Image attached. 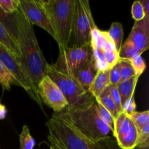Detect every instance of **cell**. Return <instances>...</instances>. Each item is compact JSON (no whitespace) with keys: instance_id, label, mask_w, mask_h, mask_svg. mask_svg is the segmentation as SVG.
I'll return each mask as SVG.
<instances>
[{"instance_id":"1","label":"cell","mask_w":149,"mask_h":149,"mask_svg":"<svg viewBox=\"0 0 149 149\" xmlns=\"http://www.w3.org/2000/svg\"><path fill=\"white\" fill-rule=\"evenodd\" d=\"M17 29V41L20 52L19 63L25 74L37 87L47 74L49 64L47 62L35 35L33 25L20 10L14 13Z\"/></svg>"},{"instance_id":"2","label":"cell","mask_w":149,"mask_h":149,"mask_svg":"<svg viewBox=\"0 0 149 149\" xmlns=\"http://www.w3.org/2000/svg\"><path fill=\"white\" fill-rule=\"evenodd\" d=\"M46 125L49 134L65 149H121L113 136L100 141L89 139L60 113H54Z\"/></svg>"},{"instance_id":"3","label":"cell","mask_w":149,"mask_h":149,"mask_svg":"<svg viewBox=\"0 0 149 149\" xmlns=\"http://www.w3.org/2000/svg\"><path fill=\"white\" fill-rule=\"evenodd\" d=\"M58 113L92 141L105 139L111 136V132L113 133V130L99 115L96 101L84 109H73L66 107Z\"/></svg>"},{"instance_id":"4","label":"cell","mask_w":149,"mask_h":149,"mask_svg":"<svg viewBox=\"0 0 149 149\" xmlns=\"http://www.w3.org/2000/svg\"><path fill=\"white\" fill-rule=\"evenodd\" d=\"M47 13L55 40L61 47H68L71 38L76 0H42Z\"/></svg>"},{"instance_id":"5","label":"cell","mask_w":149,"mask_h":149,"mask_svg":"<svg viewBox=\"0 0 149 149\" xmlns=\"http://www.w3.org/2000/svg\"><path fill=\"white\" fill-rule=\"evenodd\" d=\"M48 77L55 83L65 97L68 106L73 109H81L93 104L95 100L73 77L57 71L52 65L48 69Z\"/></svg>"},{"instance_id":"6","label":"cell","mask_w":149,"mask_h":149,"mask_svg":"<svg viewBox=\"0 0 149 149\" xmlns=\"http://www.w3.org/2000/svg\"><path fill=\"white\" fill-rule=\"evenodd\" d=\"M90 46L97 71L110 70L120 59L119 52L108 32L101 31L97 26L92 31Z\"/></svg>"},{"instance_id":"7","label":"cell","mask_w":149,"mask_h":149,"mask_svg":"<svg viewBox=\"0 0 149 149\" xmlns=\"http://www.w3.org/2000/svg\"><path fill=\"white\" fill-rule=\"evenodd\" d=\"M96 26L90 9V1L88 0H76L71 34L73 47L90 44L92 31Z\"/></svg>"},{"instance_id":"8","label":"cell","mask_w":149,"mask_h":149,"mask_svg":"<svg viewBox=\"0 0 149 149\" xmlns=\"http://www.w3.org/2000/svg\"><path fill=\"white\" fill-rule=\"evenodd\" d=\"M93 58L90 44L80 47L63 48L59 47L56 63L52 65L57 71L72 77L73 74Z\"/></svg>"},{"instance_id":"9","label":"cell","mask_w":149,"mask_h":149,"mask_svg":"<svg viewBox=\"0 0 149 149\" xmlns=\"http://www.w3.org/2000/svg\"><path fill=\"white\" fill-rule=\"evenodd\" d=\"M0 61L5 65L7 69L11 73V74L17 80V82L20 84V87H23L27 92L31 98L34 100L39 105L41 109L43 111L42 102L38 94L36 87L29 79L27 75L25 74L24 71L18 61L1 44H0Z\"/></svg>"},{"instance_id":"10","label":"cell","mask_w":149,"mask_h":149,"mask_svg":"<svg viewBox=\"0 0 149 149\" xmlns=\"http://www.w3.org/2000/svg\"><path fill=\"white\" fill-rule=\"evenodd\" d=\"M113 136L121 149H133L136 146L138 132L129 115L125 112L119 113L113 122Z\"/></svg>"},{"instance_id":"11","label":"cell","mask_w":149,"mask_h":149,"mask_svg":"<svg viewBox=\"0 0 149 149\" xmlns=\"http://www.w3.org/2000/svg\"><path fill=\"white\" fill-rule=\"evenodd\" d=\"M19 10L29 23L42 28L55 39L53 29L42 0H19Z\"/></svg>"},{"instance_id":"12","label":"cell","mask_w":149,"mask_h":149,"mask_svg":"<svg viewBox=\"0 0 149 149\" xmlns=\"http://www.w3.org/2000/svg\"><path fill=\"white\" fill-rule=\"evenodd\" d=\"M42 102L54 111L55 113L62 111L68 106V103L56 84L46 76L36 87Z\"/></svg>"},{"instance_id":"13","label":"cell","mask_w":149,"mask_h":149,"mask_svg":"<svg viewBox=\"0 0 149 149\" xmlns=\"http://www.w3.org/2000/svg\"><path fill=\"white\" fill-rule=\"evenodd\" d=\"M127 39L130 41L142 53L147 50L149 46V17L135 21Z\"/></svg>"},{"instance_id":"14","label":"cell","mask_w":149,"mask_h":149,"mask_svg":"<svg viewBox=\"0 0 149 149\" xmlns=\"http://www.w3.org/2000/svg\"><path fill=\"white\" fill-rule=\"evenodd\" d=\"M97 72V70L95 67L94 59L91 58L90 61L81 66L79 69L77 70L72 77L84 87V89L88 90L89 87L91 85L95 77Z\"/></svg>"},{"instance_id":"15","label":"cell","mask_w":149,"mask_h":149,"mask_svg":"<svg viewBox=\"0 0 149 149\" xmlns=\"http://www.w3.org/2000/svg\"><path fill=\"white\" fill-rule=\"evenodd\" d=\"M109 71L110 70L97 71L93 81L89 87V93L95 99L98 97L103 91L111 85L109 80Z\"/></svg>"},{"instance_id":"16","label":"cell","mask_w":149,"mask_h":149,"mask_svg":"<svg viewBox=\"0 0 149 149\" xmlns=\"http://www.w3.org/2000/svg\"><path fill=\"white\" fill-rule=\"evenodd\" d=\"M0 44L4 46L19 63L20 52H19L17 42L1 23H0Z\"/></svg>"},{"instance_id":"17","label":"cell","mask_w":149,"mask_h":149,"mask_svg":"<svg viewBox=\"0 0 149 149\" xmlns=\"http://www.w3.org/2000/svg\"><path fill=\"white\" fill-rule=\"evenodd\" d=\"M138 81V78L134 77L130 79L121 81L117 85L118 90H119L121 97V100H122V106L125 104L127 101H128L131 97L134 96V93H135Z\"/></svg>"},{"instance_id":"18","label":"cell","mask_w":149,"mask_h":149,"mask_svg":"<svg viewBox=\"0 0 149 149\" xmlns=\"http://www.w3.org/2000/svg\"><path fill=\"white\" fill-rule=\"evenodd\" d=\"M95 100L96 102L102 105L111 114L114 120L116 119V117L119 115V113H118L116 104H115L114 101H113L111 96L110 91H109V87L106 88L103 91V93L98 97L95 99Z\"/></svg>"},{"instance_id":"19","label":"cell","mask_w":149,"mask_h":149,"mask_svg":"<svg viewBox=\"0 0 149 149\" xmlns=\"http://www.w3.org/2000/svg\"><path fill=\"white\" fill-rule=\"evenodd\" d=\"M107 32L109 36L113 41L116 50L119 52L124 37V29L122 24L119 22H113Z\"/></svg>"},{"instance_id":"20","label":"cell","mask_w":149,"mask_h":149,"mask_svg":"<svg viewBox=\"0 0 149 149\" xmlns=\"http://www.w3.org/2000/svg\"><path fill=\"white\" fill-rule=\"evenodd\" d=\"M0 23L5 28V29L8 31V33L16 40L17 29H16L14 13L13 14H9V13H5L0 7Z\"/></svg>"},{"instance_id":"21","label":"cell","mask_w":149,"mask_h":149,"mask_svg":"<svg viewBox=\"0 0 149 149\" xmlns=\"http://www.w3.org/2000/svg\"><path fill=\"white\" fill-rule=\"evenodd\" d=\"M0 84L2 87L3 91L10 90L11 85H16L20 87V84L13 77L11 73L7 69L5 65L0 61Z\"/></svg>"},{"instance_id":"22","label":"cell","mask_w":149,"mask_h":149,"mask_svg":"<svg viewBox=\"0 0 149 149\" xmlns=\"http://www.w3.org/2000/svg\"><path fill=\"white\" fill-rule=\"evenodd\" d=\"M120 58L130 59L136 55H141L142 52L128 39H127L125 43L122 44L119 52Z\"/></svg>"},{"instance_id":"23","label":"cell","mask_w":149,"mask_h":149,"mask_svg":"<svg viewBox=\"0 0 149 149\" xmlns=\"http://www.w3.org/2000/svg\"><path fill=\"white\" fill-rule=\"evenodd\" d=\"M119 67V73L121 76V81L130 79L135 77V71L128 59L120 58L118 62Z\"/></svg>"},{"instance_id":"24","label":"cell","mask_w":149,"mask_h":149,"mask_svg":"<svg viewBox=\"0 0 149 149\" xmlns=\"http://www.w3.org/2000/svg\"><path fill=\"white\" fill-rule=\"evenodd\" d=\"M20 149H33L35 146V140L31 136L28 126L23 127L21 133L19 135Z\"/></svg>"},{"instance_id":"25","label":"cell","mask_w":149,"mask_h":149,"mask_svg":"<svg viewBox=\"0 0 149 149\" xmlns=\"http://www.w3.org/2000/svg\"><path fill=\"white\" fill-rule=\"evenodd\" d=\"M135 123L137 129L140 130L144 127L149 125V111L148 110L144 111H134L128 114Z\"/></svg>"},{"instance_id":"26","label":"cell","mask_w":149,"mask_h":149,"mask_svg":"<svg viewBox=\"0 0 149 149\" xmlns=\"http://www.w3.org/2000/svg\"><path fill=\"white\" fill-rule=\"evenodd\" d=\"M128 60H129L132 68H133L135 77L139 79V77L142 75V74L145 71L146 68V64L145 61L141 55H136V56Z\"/></svg>"},{"instance_id":"27","label":"cell","mask_w":149,"mask_h":149,"mask_svg":"<svg viewBox=\"0 0 149 149\" xmlns=\"http://www.w3.org/2000/svg\"><path fill=\"white\" fill-rule=\"evenodd\" d=\"M0 7L5 13L13 14L19 10V0H0Z\"/></svg>"},{"instance_id":"28","label":"cell","mask_w":149,"mask_h":149,"mask_svg":"<svg viewBox=\"0 0 149 149\" xmlns=\"http://www.w3.org/2000/svg\"><path fill=\"white\" fill-rule=\"evenodd\" d=\"M96 103H97V111H98V113L100 117H101V119L113 131V122H114V119H113V116H111V114L102 105H100L97 102H96Z\"/></svg>"},{"instance_id":"29","label":"cell","mask_w":149,"mask_h":149,"mask_svg":"<svg viewBox=\"0 0 149 149\" xmlns=\"http://www.w3.org/2000/svg\"><path fill=\"white\" fill-rule=\"evenodd\" d=\"M131 14L135 21H140L146 17L143 7L141 1H135L131 8Z\"/></svg>"},{"instance_id":"30","label":"cell","mask_w":149,"mask_h":149,"mask_svg":"<svg viewBox=\"0 0 149 149\" xmlns=\"http://www.w3.org/2000/svg\"><path fill=\"white\" fill-rule=\"evenodd\" d=\"M109 91H110L111 96L112 99L114 101L115 104H116V108H117L118 113H120L123 112V109H122V100H121L120 95H119V90H118L117 86L114 85H110L109 86Z\"/></svg>"},{"instance_id":"31","label":"cell","mask_w":149,"mask_h":149,"mask_svg":"<svg viewBox=\"0 0 149 149\" xmlns=\"http://www.w3.org/2000/svg\"><path fill=\"white\" fill-rule=\"evenodd\" d=\"M109 80L111 85L117 86L121 82V76L118 63L109 71Z\"/></svg>"},{"instance_id":"32","label":"cell","mask_w":149,"mask_h":149,"mask_svg":"<svg viewBox=\"0 0 149 149\" xmlns=\"http://www.w3.org/2000/svg\"><path fill=\"white\" fill-rule=\"evenodd\" d=\"M122 109H123V112L127 113V114H130V113L135 111V109H136V103H135L134 96L125 103V104L122 106Z\"/></svg>"},{"instance_id":"33","label":"cell","mask_w":149,"mask_h":149,"mask_svg":"<svg viewBox=\"0 0 149 149\" xmlns=\"http://www.w3.org/2000/svg\"><path fill=\"white\" fill-rule=\"evenodd\" d=\"M47 139L48 141H49V142L50 143V146L52 147V149H65L63 146L62 144H61L55 137H53L52 135H50V134H49V135H47Z\"/></svg>"},{"instance_id":"34","label":"cell","mask_w":149,"mask_h":149,"mask_svg":"<svg viewBox=\"0 0 149 149\" xmlns=\"http://www.w3.org/2000/svg\"><path fill=\"white\" fill-rule=\"evenodd\" d=\"M141 2L143 7L146 17H149V1L148 0H141Z\"/></svg>"},{"instance_id":"35","label":"cell","mask_w":149,"mask_h":149,"mask_svg":"<svg viewBox=\"0 0 149 149\" xmlns=\"http://www.w3.org/2000/svg\"><path fill=\"white\" fill-rule=\"evenodd\" d=\"M7 110L6 109L5 106L3 105L2 103L0 102V119H5L6 116H7Z\"/></svg>"},{"instance_id":"36","label":"cell","mask_w":149,"mask_h":149,"mask_svg":"<svg viewBox=\"0 0 149 149\" xmlns=\"http://www.w3.org/2000/svg\"><path fill=\"white\" fill-rule=\"evenodd\" d=\"M49 149H52V148L51 146H49Z\"/></svg>"}]
</instances>
